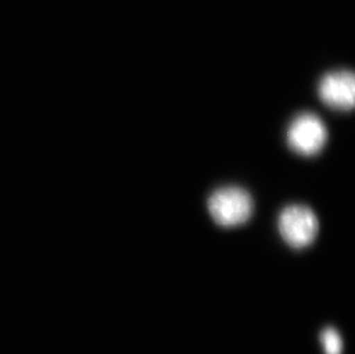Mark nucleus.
<instances>
[{
	"instance_id": "nucleus-1",
	"label": "nucleus",
	"mask_w": 355,
	"mask_h": 354,
	"mask_svg": "<svg viewBox=\"0 0 355 354\" xmlns=\"http://www.w3.org/2000/svg\"><path fill=\"white\" fill-rule=\"evenodd\" d=\"M208 211L218 226L236 227L251 217L253 201L248 191L241 187H221L208 199Z\"/></svg>"
},
{
	"instance_id": "nucleus-3",
	"label": "nucleus",
	"mask_w": 355,
	"mask_h": 354,
	"mask_svg": "<svg viewBox=\"0 0 355 354\" xmlns=\"http://www.w3.org/2000/svg\"><path fill=\"white\" fill-rule=\"evenodd\" d=\"M286 141L295 153L313 157L324 147L328 141V130L315 114H299L288 126Z\"/></svg>"
},
{
	"instance_id": "nucleus-4",
	"label": "nucleus",
	"mask_w": 355,
	"mask_h": 354,
	"mask_svg": "<svg viewBox=\"0 0 355 354\" xmlns=\"http://www.w3.org/2000/svg\"><path fill=\"white\" fill-rule=\"evenodd\" d=\"M318 96L321 101L334 110H352L355 101L354 74L349 71L328 73L318 84Z\"/></svg>"
},
{
	"instance_id": "nucleus-5",
	"label": "nucleus",
	"mask_w": 355,
	"mask_h": 354,
	"mask_svg": "<svg viewBox=\"0 0 355 354\" xmlns=\"http://www.w3.org/2000/svg\"><path fill=\"white\" fill-rule=\"evenodd\" d=\"M321 341L325 354H342V338L334 328L327 327L322 331Z\"/></svg>"
},
{
	"instance_id": "nucleus-2",
	"label": "nucleus",
	"mask_w": 355,
	"mask_h": 354,
	"mask_svg": "<svg viewBox=\"0 0 355 354\" xmlns=\"http://www.w3.org/2000/svg\"><path fill=\"white\" fill-rule=\"evenodd\" d=\"M277 226L283 241L293 248H307L318 236V217L305 205L285 208L278 217Z\"/></svg>"
}]
</instances>
